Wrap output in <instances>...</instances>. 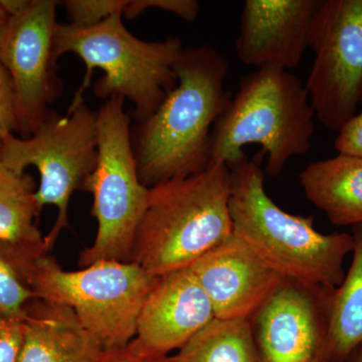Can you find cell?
Returning a JSON list of instances; mask_svg holds the SVG:
<instances>
[{"label":"cell","instance_id":"obj_22","mask_svg":"<svg viewBox=\"0 0 362 362\" xmlns=\"http://www.w3.org/2000/svg\"><path fill=\"white\" fill-rule=\"evenodd\" d=\"M151 8L175 13L181 20L192 23L199 16V4L197 0H128L123 16L132 21Z\"/></svg>","mask_w":362,"mask_h":362},{"label":"cell","instance_id":"obj_16","mask_svg":"<svg viewBox=\"0 0 362 362\" xmlns=\"http://www.w3.org/2000/svg\"><path fill=\"white\" fill-rule=\"evenodd\" d=\"M299 182L306 199L337 226L362 225V158L338 153L312 162Z\"/></svg>","mask_w":362,"mask_h":362},{"label":"cell","instance_id":"obj_8","mask_svg":"<svg viewBox=\"0 0 362 362\" xmlns=\"http://www.w3.org/2000/svg\"><path fill=\"white\" fill-rule=\"evenodd\" d=\"M98 161V113L75 97L66 115L49 111L28 138L7 136L0 144V162L18 175L35 166L40 175L35 197L40 207L58 209L54 225L45 237L51 251L68 228V209L76 190H84Z\"/></svg>","mask_w":362,"mask_h":362},{"label":"cell","instance_id":"obj_6","mask_svg":"<svg viewBox=\"0 0 362 362\" xmlns=\"http://www.w3.org/2000/svg\"><path fill=\"white\" fill-rule=\"evenodd\" d=\"M156 280L131 262L103 259L65 271L45 254L35 259L28 282L37 299L68 307L104 349H114L134 339L138 315Z\"/></svg>","mask_w":362,"mask_h":362},{"label":"cell","instance_id":"obj_24","mask_svg":"<svg viewBox=\"0 0 362 362\" xmlns=\"http://www.w3.org/2000/svg\"><path fill=\"white\" fill-rule=\"evenodd\" d=\"M23 340V320L0 313V362H18Z\"/></svg>","mask_w":362,"mask_h":362},{"label":"cell","instance_id":"obj_13","mask_svg":"<svg viewBox=\"0 0 362 362\" xmlns=\"http://www.w3.org/2000/svg\"><path fill=\"white\" fill-rule=\"evenodd\" d=\"M323 0H247L235 51L240 63L288 71L300 65Z\"/></svg>","mask_w":362,"mask_h":362},{"label":"cell","instance_id":"obj_19","mask_svg":"<svg viewBox=\"0 0 362 362\" xmlns=\"http://www.w3.org/2000/svg\"><path fill=\"white\" fill-rule=\"evenodd\" d=\"M168 362H258L251 321L214 318Z\"/></svg>","mask_w":362,"mask_h":362},{"label":"cell","instance_id":"obj_27","mask_svg":"<svg viewBox=\"0 0 362 362\" xmlns=\"http://www.w3.org/2000/svg\"><path fill=\"white\" fill-rule=\"evenodd\" d=\"M9 18H11V16L7 14L4 7H2L1 4H0V42H1L2 35H4V30H6Z\"/></svg>","mask_w":362,"mask_h":362},{"label":"cell","instance_id":"obj_5","mask_svg":"<svg viewBox=\"0 0 362 362\" xmlns=\"http://www.w3.org/2000/svg\"><path fill=\"white\" fill-rule=\"evenodd\" d=\"M122 13L89 28L57 23L52 58L74 54L84 62V81L75 97H83L95 69L103 76L94 85L95 96H117L134 105L135 122L148 118L177 85L175 66L183 49L177 37L147 42L126 28Z\"/></svg>","mask_w":362,"mask_h":362},{"label":"cell","instance_id":"obj_14","mask_svg":"<svg viewBox=\"0 0 362 362\" xmlns=\"http://www.w3.org/2000/svg\"><path fill=\"white\" fill-rule=\"evenodd\" d=\"M213 306L189 268L157 278L142 305L131 341L142 354L168 357L211 323Z\"/></svg>","mask_w":362,"mask_h":362},{"label":"cell","instance_id":"obj_12","mask_svg":"<svg viewBox=\"0 0 362 362\" xmlns=\"http://www.w3.org/2000/svg\"><path fill=\"white\" fill-rule=\"evenodd\" d=\"M189 269L221 320H250L287 281L233 232Z\"/></svg>","mask_w":362,"mask_h":362},{"label":"cell","instance_id":"obj_23","mask_svg":"<svg viewBox=\"0 0 362 362\" xmlns=\"http://www.w3.org/2000/svg\"><path fill=\"white\" fill-rule=\"evenodd\" d=\"M14 131H20L16 92L8 71L0 63V144Z\"/></svg>","mask_w":362,"mask_h":362},{"label":"cell","instance_id":"obj_18","mask_svg":"<svg viewBox=\"0 0 362 362\" xmlns=\"http://www.w3.org/2000/svg\"><path fill=\"white\" fill-rule=\"evenodd\" d=\"M32 176L14 173L0 162V240L33 257L49 254L35 221L42 207Z\"/></svg>","mask_w":362,"mask_h":362},{"label":"cell","instance_id":"obj_15","mask_svg":"<svg viewBox=\"0 0 362 362\" xmlns=\"http://www.w3.org/2000/svg\"><path fill=\"white\" fill-rule=\"evenodd\" d=\"M18 362H98L105 349L68 307L33 299L25 307Z\"/></svg>","mask_w":362,"mask_h":362},{"label":"cell","instance_id":"obj_3","mask_svg":"<svg viewBox=\"0 0 362 362\" xmlns=\"http://www.w3.org/2000/svg\"><path fill=\"white\" fill-rule=\"evenodd\" d=\"M230 190V170L223 163L150 187L131 263L156 278L189 268L232 235Z\"/></svg>","mask_w":362,"mask_h":362},{"label":"cell","instance_id":"obj_25","mask_svg":"<svg viewBox=\"0 0 362 362\" xmlns=\"http://www.w3.org/2000/svg\"><path fill=\"white\" fill-rule=\"evenodd\" d=\"M334 146L338 153L362 158V111L352 117L338 131Z\"/></svg>","mask_w":362,"mask_h":362},{"label":"cell","instance_id":"obj_17","mask_svg":"<svg viewBox=\"0 0 362 362\" xmlns=\"http://www.w3.org/2000/svg\"><path fill=\"white\" fill-rule=\"evenodd\" d=\"M351 235V265L326 303L325 362H346L362 346V225Z\"/></svg>","mask_w":362,"mask_h":362},{"label":"cell","instance_id":"obj_21","mask_svg":"<svg viewBox=\"0 0 362 362\" xmlns=\"http://www.w3.org/2000/svg\"><path fill=\"white\" fill-rule=\"evenodd\" d=\"M59 4L65 7L71 25L89 28L114 14H124L128 0H65Z\"/></svg>","mask_w":362,"mask_h":362},{"label":"cell","instance_id":"obj_20","mask_svg":"<svg viewBox=\"0 0 362 362\" xmlns=\"http://www.w3.org/2000/svg\"><path fill=\"white\" fill-rule=\"evenodd\" d=\"M37 259L0 240V313L23 320L26 305L37 299L28 282Z\"/></svg>","mask_w":362,"mask_h":362},{"label":"cell","instance_id":"obj_28","mask_svg":"<svg viewBox=\"0 0 362 362\" xmlns=\"http://www.w3.org/2000/svg\"><path fill=\"white\" fill-rule=\"evenodd\" d=\"M351 356L354 357H352L351 361H349V362H362V350L361 352H358V354H356V356L352 354Z\"/></svg>","mask_w":362,"mask_h":362},{"label":"cell","instance_id":"obj_9","mask_svg":"<svg viewBox=\"0 0 362 362\" xmlns=\"http://www.w3.org/2000/svg\"><path fill=\"white\" fill-rule=\"evenodd\" d=\"M309 49V99L317 120L338 132L362 103V0H323Z\"/></svg>","mask_w":362,"mask_h":362},{"label":"cell","instance_id":"obj_4","mask_svg":"<svg viewBox=\"0 0 362 362\" xmlns=\"http://www.w3.org/2000/svg\"><path fill=\"white\" fill-rule=\"evenodd\" d=\"M315 112L301 78L276 68L257 69L214 124L211 164L232 168L247 158L244 147L259 144L267 154L264 173L278 176L293 157L311 149Z\"/></svg>","mask_w":362,"mask_h":362},{"label":"cell","instance_id":"obj_2","mask_svg":"<svg viewBox=\"0 0 362 362\" xmlns=\"http://www.w3.org/2000/svg\"><path fill=\"white\" fill-rule=\"evenodd\" d=\"M263 153L230 168L233 233L287 280L318 293L337 289L354 247L351 233L324 235L313 216L281 209L266 192Z\"/></svg>","mask_w":362,"mask_h":362},{"label":"cell","instance_id":"obj_7","mask_svg":"<svg viewBox=\"0 0 362 362\" xmlns=\"http://www.w3.org/2000/svg\"><path fill=\"white\" fill-rule=\"evenodd\" d=\"M121 97H111L98 113V161L84 188L93 195L92 216L98 230L92 246L78 257L82 268L98 261L130 263L138 226L148 202L149 188L138 176L132 142V118Z\"/></svg>","mask_w":362,"mask_h":362},{"label":"cell","instance_id":"obj_10","mask_svg":"<svg viewBox=\"0 0 362 362\" xmlns=\"http://www.w3.org/2000/svg\"><path fill=\"white\" fill-rule=\"evenodd\" d=\"M58 6L54 0H30L21 13L9 18L0 42V63L13 83L23 138L44 122L47 106L63 90L52 58Z\"/></svg>","mask_w":362,"mask_h":362},{"label":"cell","instance_id":"obj_29","mask_svg":"<svg viewBox=\"0 0 362 362\" xmlns=\"http://www.w3.org/2000/svg\"><path fill=\"white\" fill-rule=\"evenodd\" d=\"M319 362H325V361H323V359H322V361H319Z\"/></svg>","mask_w":362,"mask_h":362},{"label":"cell","instance_id":"obj_1","mask_svg":"<svg viewBox=\"0 0 362 362\" xmlns=\"http://www.w3.org/2000/svg\"><path fill=\"white\" fill-rule=\"evenodd\" d=\"M175 71L177 85L160 107L131 125L138 176L148 188L209 168L214 124L233 98L230 64L211 45L183 47Z\"/></svg>","mask_w":362,"mask_h":362},{"label":"cell","instance_id":"obj_26","mask_svg":"<svg viewBox=\"0 0 362 362\" xmlns=\"http://www.w3.org/2000/svg\"><path fill=\"white\" fill-rule=\"evenodd\" d=\"M168 357L147 356L130 342L120 349H105L103 356L98 362H168Z\"/></svg>","mask_w":362,"mask_h":362},{"label":"cell","instance_id":"obj_11","mask_svg":"<svg viewBox=\"0 0 362 362\" xmlns=\"http://www.w3.org/2000/svg\"><path fill=\"white\" fill-rule=\"evenodd\" d=\"M330 292L287 280L273 293L250 319L258 362L322 361Z\"/></svg>","mask_w":362,"mask_h":362}]
</instances>
